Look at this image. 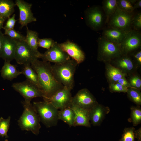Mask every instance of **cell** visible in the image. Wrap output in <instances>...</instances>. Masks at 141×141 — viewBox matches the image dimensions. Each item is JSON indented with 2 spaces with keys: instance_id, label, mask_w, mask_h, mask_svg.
<instances>
[{
  "instance_id": "cell-12",
  "label": "cell",
  "mask_w": 141,
  "mask_h": 141,
  "mask_svg": "<svg viewBox=\"0 0 141 141\" xmlns=\"http://www.w3.org/2000/svg\"><path fill=\"white\" fill-rule=\"evenodd\" d=\"M58 44L56 42L44 53H42L40 58L54 64L62 63L70 59V57L60 48Z\"/></svg>"
},
{
  "instance_id": "cell-2",
  "label": "cell",
  "mask_w": 141,
  "mask_h": 141,
  "mask_svg": "<svg viewBox=\"0 0 141 141\" xmlns=\"http://www.w3.org/2000/svg\"><path fill=\"white\" fill-rule=\"evenodd\" d=\"M78 64L72 59L62 63L51 65L53 74L57 81L72 90L74 85V75Z\"/></svg>"
},
{
  "instance_id": "cell-43",
  "label": "cell",
  "mask_w": 141,
  "mask_h": 141,
  "mask_svg": "<svg viewBox=\"0 0 141 141\" xmlns=\"http://www.w3.org/2000/svg\"><path fill=\"white\" fill-rule=\"evenodd\" d=\"M133 6L134 10L136 9L141 8V0H137Z\"/></svg>"
},
{
  "instance_id": "cell-47",
  "label": "cell",
  "mask_w": 141,
  "mask_h": 141,
  "mask_svg": "<svg viewBox=\"0 0 141 141\" xmlns=\"http://www.w3.org/2000/svg\"></svg>"
},
{
  "instance_id": "cell-5",
  "label": "cell",
  "mask_w": 141,
  "mask_h": 141,
  "mask_svg": "<svg viewBox=\"0 0 141 141\" xmlns=\"http://www.w3.org/2000/svg\"><path fill=\"white\" fill-rule=\"evenodd\" d=\"M97 60L104 63L110 62L123 55L120 45L111 42L102 36L98 39Z\"/></svg>"
},
{
  "instance_id": "cell-16",
  "label": "cell",
  "mask_w": 141,
  "mask_h": 141,
  "mask_svg": "<svg viewBox=\"0 0 141 141\" xmlns=\"http://www.w3.org/2000/svg\"><path fill=\"white\" fill-rule=\"evenodd\" d=\"M60 48L78 64L82 63L85 59V55L81 48L75 43L69 40L58 44Z\"/></svg>"
},
{
  "instance_id": "cell-30",
  "label": "cell",
  "mask_w": 141,
  "mask_h": 141,
  "mask_svg": "<svg viewBox=\"0 0 141 141\" xmlns=\"http://www.w3.org/2000/svg\"><path fill=\"white\" fill-rule=\"evenodd\" d=\"M128 80L130 87L140 90L141 89V78L136 73L129 76Z\"/></svg>"
},
{
  "instance_id": "cell-44",
  "label": "cell",
  "mask_w": 141,
  "mask_h": 141,
  "mask_svg": "<svg viewBox=\"0 0 141 141\" xmlns=\"http://www.w3.org/2000/svg\"><path fill=\"white\" fill-rule=\"evenodd\" d=\"M5 20L0 16V31L3 28V24Z\"/></svg>"
},
{
  "instance_id": "cell-8",
  "label": "cell",
  "mask_w": 141,
  "mask_h": 141,
  "mask_svg": "<svg viewBox=\"0 0 141 141\" xmlns=\"http://www.w3.org/2000/svg\"><path fill=\"white\" fill-rule=\"evenodd\" d=\"M11 86L23 97L26 102H31L34 98L43 97L40 90L27 79L23 81L14 83Z\"/></svg>"
},
{
  "instance_id": "cell-7",
  "label": "cell",
  "mask_w": 141,
  "mask_h": 141,
  "mask_svg": "<svg viewBox=\"0 0 141 141\" xmlns=\"http://www.w3.org/2000/svg\"><path fill=\"white\" fill-rule=\"evenodd\" d=\"M134 12L122 11L118 8L109 17L107 24L108 27L128 32L132 29V22Z\"/></svg>"
},
{
  "instance_id": "cell-22",
  "label": "cell",
  "mask_w": 141,
  "mask_h": 141,
  "mask_svg": "<svg viewBox=\"0 0 141 141\" xmlns=\"http://www.w3.org/2000/svg\"><path fill=\"white\" fill-rule=\"evenodd\" d=\"M25 41L36 55L38 58H40L42 53L38 50V34L35 31L29 29L26 26V35Z\"/></svg>"
},
{
  "instance_id": "cell-46",
  "label": "cell",
  "mask_w": 141,
  "mask_h": 141,
  "mask_svg": "<svg viewBox=\"0 0 141 141\" xmlns=\"http://www.w3.org/2000/svg\"><path fill=\"white\" fill-rule=\"evenodd\" d=\"M5 141H8V140L6 139Z\"/></svg>"
},
{
  "instance_id": "cell-13",
  "label": "cell",
  "mask_w": 141,
  "mask_h": 141,
  "mask_svg": "<svg viewBox=\"0 0 141 141\" xmlns=\"http://www.w3.org/2000/svg\"><path fill=\"white\" fill-rule=\"evenodd\" d=\"M72 90L64 86L48 100L45 101L50 103L58 110L69 107L71 104L72 98L71 93Z\"/></svg>"
},
{
  "instance_id": "cell-1",
  "label": "cell",
  "mask_w": 141,
  "mask_h": 141,
  "mask_svg": "<svg viewBox=\"0 0 141 141\" xmlns=\"http://www.w3.org/2000/svg\"><path fill=\"white\" fill-rule=\"evenodd\" d=\"M31 65L37 74L40 90L44 101H47L64 86L58 82L52 72L50 62L37 59Z\"/></svg>"
},
{
  "instance_id": "cell-19",
  "label": "cell",
  "mask_w": 141,
  "mask_h": 141,
  "mask_svg": "<svg viewBox=\"0 0 141 141\" xmlns=\"http://www.w3.org/2000/svg\"><path fill=\"white\" fill-rule=\"evenodd\" d=\"M69 107L73 109L75 114L73 126H81L87 127H91L89 110L72 104Z\"/></svg>"
},
{
  "instance_id": "cell-11",
  "label": "cell",
  "mask_w": 141,
  "mask_h": 141,
  "mask_svg": "<svg viewBox=\"0 0 141 141\" xmlns=\"http://www.w3.org/2000/svg\"><path fill=\"white\" fill-rule=\"evenodd\" d=\"M98 103L93 95L85 88L79 90L72 97L71 104L89 110Z\"/></svg>"
},
{
  "instance_id": "cell-32",
  "label": "cell",
  "mask_w": 141,
  "mask_h": 141,
  "mask_svg": "<svg viewBox=\"0 0 141 141\" xmlns=\"http://www.w3.org/2000/svg\"><path fill=\"white\" fill-rule=\"evenodd\" d=\"M135 128L133 127L125 128L124 130L121 138L119 141H134Z\"/></svg>"
},
{
  "instance_id": "cell-42",
  "label": "cell",
  "mask_w": 141,
  "mask_h": 141,
  "mask_svg": "<svg viewBox=\"0 0 141 141\" xmlns=\"http://www.w3.org/2000/svg\"><path fill=\"white\" fill-rule=\"evenodd\" d=\"M4 34L0 31V58L1 57V51Z\"/></svg>"
},
{
  "instance_id": "cell-38",
  "label": "cell",
  "mask_w": 141,
  "mask_h": 141,
  "mask_svg": "<svg viewBox=\"0 0 141 141\" xmlns=\"http://www.w3.org/2000/svg\"><path fill=\"white\" fill-rule=\"evenodd\" d=\"M138 67L141 66V48L131 52L129 55Z\"/></svg>"
},
{
  "instance_id": "cell-17",
  "label": "cell",
  "mask_w": 141,
  "mask_h": 141,
  "mask_svg": "<svg viewBox=\"0 0 141 141\" xmlns=\"http://www.w3.org/2000/svg\"><path fill=\"white\" fill-rule=\"evenodd\" d=\"M18 40L4 35L1 57L4 61L10 62L15 59V52Z\"/></svg>"
},
{
  "instance_id": "cell-6",
  "label": "cell",
  "mask_w": 141,
  "mask_h": 141,
  "mask_svg": "<svg viewBox=\"0 0 141 141\" xmlns=\"http://www.w3.org/2000/svg\"><path fill=\"white\" fill-rule=\"evenodd\" d=\"M86 25L91 29L98 31L103 30L107 23V18L101 6H93L85 11Z\"/></svg>"
},
{
  "instance_id": "cell-21",
  "label": "cell",
  "mask_w": 141,
  "mask_h": 141,
  "mask_svg": "<svg viewBox=\"0 0 141 141\" xmlns=\"http://www.w3.org/2000/svg\"><path fill=\"white\" fill-rule=\"evenodd\" d=\"M104 63L105 64V75L109 84L117 82L122 77H126L120 70L109 62Z\"/></svg>"
},
{
  "instance_id": "cell-35",
  "label": "cell",
  "mask_w": 141,
  "mask_h": 141,
  "mask_svg": "<svg viewBox=\"0 0 141 141\" xmlns=\"http://www.w3.org/2000/svg\"><path fill=\"white\" fill-rule=\"evenodd\" d=\"M4 35L7 36L12 39L18 40L25 41V36L14 29L5 30Z\"/></svg>"
},
{
  "instance_id": "cell-28",
  "label": "cell",
  "mask_w": 141,
  "mask_h": 141,
  "mask_svg": "<svg viewBox=\"0 0 141 141\" xmlns=\"http://www.w3.org/2000/svg\"><path fill=\"white\" fill-rule=\"evenodd\" d=\"M127 96L131 101L137 105H141V92L140 90L130 87L128 88L126 93Z\"/></svg>"
},
{
  "instance_id": "cell-24",
  "label": "cell",
  "mask_w": 141,
  "mask_h": 141,
  "mask_svg": "<svg viewBox=\"0 0 141 141\" xmlns=\"http://www.w3.org/2000/svg\"><path fill=\"white\" fill-rule=\"evenodd\" d=\"M0 16L5 20L15 11V3L11 0H0Z\"/></svg>"
},
{
  "instance_id": "cell-14",
  "label": "cell",
  "mask_w": 141,
  "mask_h": 141,
  "mask_svg": "<svg viewBox=\"0 0 141 141\" xmlns=\"http://www.w3.org/2000/svg\"><path fill=\"white\" fill-rule=\"evenodd\" d=\"M126 77L136 73L138 68L128 55H122L109 62Z\"/></svg>"
},
{
  "instance_id": "cell-10",
  "label": "cell",
  "mask_w": 141,
  "mask_h": 141,
  "mask_svg": "<svg viewBox=\"0 0 141 141\" xmlns=\"http://www.w3.org/2000/svg\"><path fill=\"white\" fill-rule=\"evenodd\" d=\"M123 55H128L141 48L140 31L132 30L127 33L120 45Z\"/></svg>"
},
{
  "instance_id": "cell-33",
  "label": "cell",
  "mask_w": 141,
  "mask_h": 141,
  "mask_svg": "<svg viewBox=\"0 0 141 141\" xmlns=\"http://www.w3.org/2000/svg\"><path fill=\"white\" fill-rule=\"evenodd\" d=\"M118 8L125 11L132 12L134 11L133 6L128 0H117Z\"/></svg>"
},
{
  "instance_id": "cell-31",
  "label": "cell",
  "mask_w": 141,
  "mask_h": 141,
  "mask_svg": "<svg viewBox=\"0 0 141 141\" xmlns=\"http://www.w3.org/2000/svg\"><path fill=\"white\" fill-rule=\"evenodd\" d=\"M10 116L6 119L0 118V136L8 137L7 132L10 126Z\"/></svg>"
},
{
  "instance_id": "cell-39",
  "label": "cell",
  "mask_w": 141,
  "mask_h": 141,
  "mask_svg": "<svg viewBox=\"0 0 141 141\" xmlns=\"http://www.w3.org/2000/svg\"><path fill=\"white\" fill-rule=\"evenodd\" d=\"M16 15L15 14L13 15L12 17L8 19L3 29L4 30H10L14 29L15 24L17 20L15 19Z\"/></svg>"
},
{
  "instance_id": "cell-37",
  "label": "cell",
  "mask_w": 141,
  "mask_h": 141,
  "mask_svg": "<svg viewBox=\"0 0 141 141\" xmlns=\"http://www.w3.org/2000/svg\"><path fill=\"white\" fill-rule=\"evenodd\" d=\"M56 42L51 38H39L38 43V47L48 49L52 46Z\"/></svg>"
},
{
  "instance_id": "cell-26",
  "label": "cell",
  "mask_w": 141,
  "mask_h": 141,
  "mask_svg": "<svg viewBox=\"0 0 141 141\" xmlns=\"http://www.w3.org/2000/svg\"><path fill=\"white\" fill-rule=\"evenodd\" d=\"M22 74L26 78V79L37 86L40 89V85L37 74L30 64L24 65L21 71Z\"/></svg>"
},
{
  "instance_id": "cell-9",
  "label": "cell",
  "mask_w": 141,
  "mask_h": 141,
  "mask_svg": "<svg viewBox=\"0 0 141 141\" xmlns=\"http://www.w3.org/2000/svg\"><path fill=\"white\" fill-rule=\"evenodd\" d=\"M37 57L25 41L18 40L15 52V59L20 65L30 64Z\"/></svg>"
},
{
  "instance_id": "cell-29",
  "label": "cell",
  "mask_w": 141,
  "mask_h": 141,
  "mask_svg": "<svg viewBox=\"0 0 141 141\" xmlns=\"http://www.w3.org/2000/svg\"><path fill=\"white\" fill-rule=\"evenodd\" d=\"M131 113L130 121L134 126L141 123V108L140 106H131L130 108Z\"/></svg>"
},
{
  "instance_id": "cell-34",
  "label": "cell",
  "mask_w": 141,
  "mask_h": 141,
  "mask_svg": "<svg viewBox=\"0 0 141 141\" xmlns=\"http://www.w3.org/2000/svg\"><path fill=\"white\" fill-rule=\"evenodd\" d=\"M132 30L140 31L141 29V12L134 13L132 22Z\"/></svg>"
},
{
  "instance_id": "cell-15",
  "label": "cell",
  "mask_w": 141,
  "mask_h": 141,
  "mask_svg": "<svg viewBox=\"0 0 141 141\" xmlns=\"http://www.w3.org/2000/svg\"><path fill=\"white\" fill-rule=\"evenodd\" d=\"M15 3L19 9V23L21 28L27 26L28 24L37 21L31 10L32 4L23 0H16Z\"/></svg>"
},
{
  "instance_id": "cell-20",
  "label": "cell",
  "mask_w": 141,
  "mask_h": 141,
  "mask_svg": "<svg viewBox=\"0 0 141 141\" xmlns=\"http://www.w3.org/2000/svg\"><path fill=\"white\" fill-rule=\"evenodd\" d=\"M103 30L102 37L111 42L120 45L129 32L109 27H105Z\"/></svg>"
},
{
  "instance_id": "cell-27",
  "label": "cell",
  "mask_w": 141,
  "mask_h": 141,
  "mask_svg": "<svg viewBox=\"0 0 141 141\" xmlns=\"http://www.w3.org/2000/svg\"><path fill=\"white\" fill-rule=\"evenodd\" d=\"M101 7L106 16L107 22L108 19L118 8L117 0H103Z\"/></svg>"
},
{
  "instance_id": "cell-18",
  "label": "cell",
  "mask_w": 141,
  "mask_h": 141,
  "mask_svg": "<svg viewBox=\"0 0 141 141\" xmlns=\"http://www.w3.org/2000/svg\"><path fill=\"white\" fill-rule=\"evenodd\" d=\"M110 111L109 107L98 103L89 110L91 124L94 126H99Z\"/></svg>"
},
{
  "instance_id": "cell-25",
  "label": "cell",
  "mask_w": 141,
  "mask_h": 141,
  "mask_svg": "<svg viewBox=\"0 0 141 141\" xmlns=\"http://www.w3.org/2000/svg\"><path fill=\"white\" fill-rule=\"evenodd\" d=\"M58 117V120L62 121L70 127L73 126L75 114L73 109L69 107L59 110Z\"/></svg>"
},
{
  "instance_id": "cell-4",
  "label": "cell",
  "mask_w": 141,
  "mask_h": 141,
  "mask_svg": "<svg viewBox=\"0 0 141 141\" xmlns=\"http://www.w3.org/2000/svg\"><path fill=\"white\" fill-rule=\"evenodd\" d=\"M33 106L38 115L40 121L47 127L57 125L58 110L49 102H34Z\"/></svg>"
},
{
  "instance_id": "cell-23",
  "label": "cell",
  "mask_w": 141,
  "mask_h": 141,
  "mask_svg": "<svg viewBox=\"0 0 141 141\" xmlns=\"http://www.w3.org/2000/svg\"><path fill=\"white\" fill-rule=\"evenodd\" d=\"M1 77L4 79L11 81L22 74L21 71H18L16 66L10 62L4 61L0 71Z\"/></svg>"
},
{
  "instance_id": "cell-36",
  "label": "cell",
  "mask_w": 141,
  "mask_h": 141,
  "mask_svg": "<svg viewBox=\"0 0 141 141\" xmlns=\"http://www.w3.org/2000/svg\"><path fill=\"white\" fill-rule=\"evenodd\" d=\"M109 90L111 92L126 93L127 92L128 88L122 85L117 82L109 83Z\"/></svg>"
},
{
  "instance_id": "cell-45",
  "label": "cell",
  "mask_w": 141,
  "mask_h": 141,
  "mask_svg": "<svg viewBox=\"0 0 141 141\" xmlns=\"http://www.w3.org/2000/svg\"><path fill=\"white\" fill-rule=\"evenodd\" d=\"M137 0H128L131 4L133 5L137 1Z\"/></svg>"
},
{
  "instance_id": "cell-41",
  "label": "cell",
  "mask_w": 141,
  "mask_h": 141,
  "mask_svg": "<svg viewBox=\"0 0 141 141\" xmlns=\"http://www.w3.org/2000/svg\"><path fill=\"white\" fill-rule=\"evenodd\" d=\"M135 138L137 139V141H141V128L140 127L134 132Z\"/></svg>"
},
{
  "instance_id": "cell-3",
  "label": "cell",
  "mask_w": 141,
  "mask_h": 141,
  "mask_svg": "<svg viewBox=\"0 0 141 141\" xmlns=\"http://www.w3.org/2000/svg\"><path fill=\"white\" fill-rule=\"evenodd\" d=\"M24 111L18 121L20 128L22 130L31 131L37 135L41 127L39 117L31 102H22Z\"/></svg>"
},
{
  "instance_id": "cell-40",
  "label": "cell",
  "mask_w": 141,
  "mask_h": 141,
  "mask_svg": "<svg viewBox=\"0 0 141 141\" xmlns=\"http://www.w3.org/2000/svg\"><path fill=\"white\" fill-rule=\"evenodd\" d=\"M117 82L128 88L130 87L129 83L125 77L121 78Z\"/></svg>"
}]
</instances>
